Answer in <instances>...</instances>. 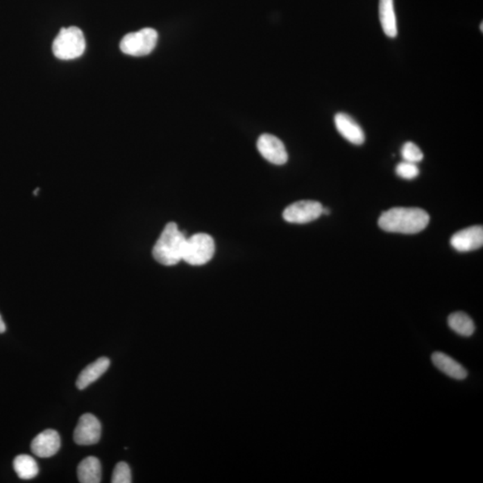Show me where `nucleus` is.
<instances>
[{
    "instance_id": "nucleus-1",
    "label": "nucleus",
    "mask_w": 483,
    "mask_h": 483,
    "mask_svg": "<svg viewBox=\"0 0 483 483\" xmlns=\"http://www.w3.org/2000/svg\"><path fill=\"white\" fill-rule=\"evenodd\" d=\"M429 222L430 216L425 210L402 207L390 209L379 219L380 228L384 231L405 235L420 233Z\"/></svg>"
},
{
    "instance_id": "nucleus-17",
    "label": "nucleus",
    "mask_w": 483,
    "mask_h": 483,
    "mask_svg": "<svg viewBox=\"0 0 483 483\" xmlns=\"http://www.w3.org/2000/svg\"><path fill=\"white\" fill-rule=\"evenodd\" d=\"M13 464L15 473L22 480H32L38 475V464L28 455H20L15 457Z\"/></svg>"
},
{
    "instance_id": "nucleus-2",
    "label": "nucleus",
    "mask_w": 483,
    "mask_h": 483,
    "mask_svg": "<svg viewBox=\"0 0 483 483\" xmlns=\"http://www.w3.org/2000/svg\"><path fill=\"white\" fill-rule=\"evenodd\" d=\"M187 237L178 226L170 222L166 226L153 250V258L160 264L174 266L183 261Z\"/></svg>"
},
{
    "instance_id": "nucleus-18",
    "label": "nucleus",
    "mask_w": 483,
    "mask_h": 483,
    "mask_svg": "<svg viewBox=\"0 0 483 483\" xmlns=\"http://www.w3.org/2000/svg\"><path fill=\"white\" fill-rule=\"evenodd\" d=\"M401 155L405 161L412 163H419L423 160V153L416 144L412 142H405L402 145Z\"/></svg>"
},
{
    "instance_id": "nucleus-4",
    "label": "nucleus",
    "mask_w": 483,
    "mask_h": 483,
    "mask_svg": "<svg viewBox=\"0 0 483 483\" xmlns=\"http://www.w3.org/2000/svg\"><path fill=\"white\" fill-rule=\"evenodd\" d=\"M215 253V243L210 235L198 233L187 238L183 261L193 266L206 264Z\"/></svg>"
},
{
    "instance_id": "nucleus-11",
    "label": "nucleus",
    "mask_w": 483,
    "mask_h": 483,
    "mask_svg": "<svg viewBox=\"0 0 483 483\" xmlns=\"http://www.w3.org/2000/svg\"><path fill=\"white\" fill-rule=\"evenodd\" d=\"M337 131L346 140L355 145H362L365 141L364 130L356 121L346 113H337L335 116Z\"/></svg>"
},
{
    "instance_id": "nucleus-10",
    "label": "nucleus",
    "mask_w": 483,
    "mask_h": 483,
    "mask_svg": "<svg viewBox=\"0 0 483 483\" xmlns=\"http://www.w3.org/2000/svg\"><path fill=\"white\" fill-rule=\"evenodd\" d=\"M450 243L458 252H471L481 248L483 244V228L482 226L464 228L452 237Z\"/></svg>"
},
{
    "instance_id": "nucleus-9",
    "label": "nucleus",
    "mask_w": 483,
    "mask_h": 483,
    "mask_svg": "<svg viewBox=\"0 0 483 483\" xmlns=\"http://www.w3.org/2000/svg\"><path fill=\"white\" fill-rule=\"evenodd\" d=\"M61 447L60 436L54 430H43L32 441L31 448L35 456L49 458L57 454Z\"/></svg>"
},
{
    "instance_id": "nucleus-3",
    "label": "nucleus",
    "mask_w": 483,
    "mask_h": 483,
    "mask_svg": "<svg viewBox=\"0 0 483 483\" xmlns=\"http://www.w3.org/2000/svg\"><path fill=\"white\" fill-rule=\"evenodd\" d=\"M85 39L82 31L76 26L62 28L56 37L52 51L56 58L71 60L80 57L85 51Z\"/></svg>"
},
{
    "instance_id": "nucleus-6",
    "label": "nucleus",
    "mask_w": 483,
    "mask_h": 483,
    "mask_svg": "<svg viewBox=\"0 0 483 483\" xmlns=\"http://www.w3.org/2000/svg\"><path fill=\"white\" fill-rule=\"evenodd\" d=\"M323 206L315 201H300L291 204L283 212L285 221L294 224H306L320 218Z\"/></svg>"
},
{
    "instance_id": "nucleus-12",
    "label": "nucleus",
    "mask_w": 483,
    "mask_h": 483,
    "mask_svg": "<svg viewBox=\"0 0 483 483\" xmlns=\"http://www.w3.org/2000/svg\"><path fill=\"white\" fill-rule=\"evenodd\" d=\"M432 364L437 369L442 371L448 377L453 378L455 380H463L468 376V373L466 368L451 358L450 356L442 352L433 353L432 355Z\"/></svg>"
},
{
    "instance_id": "nucleus-8",
    "label": "nucleus",
    "mask_w": 483,
    "mask_h": 483,
    "mask_svg": "<svg viewBox=\"0 0 483 483\" xmlns=\"http://www.w3.org/2000/svg\"><path fill=\"white\" fill-rule=\"evenodd\" d=\"M257 148L265 160L275 165H284L289 160V154L283 142L274 135L264 134L260 136Z\"/></svg>"
},
{
    "instance_id": "nucleus-5",
    "label": "nucleus",
    "mask_w": 483,
    "mask_h": 483,
    "mask_svg": "<svg viewBox=\"0 0 483 483\" xmlns=\"http://www.w3.org/2000/svg\"><path fill=\"white\" fill-rule=\"evenodd\" d=\"M157 42L156 31L151 28H144L138 32L126 34L121 40L120 49L126 55L142 57L153 52Z\"/></svg>"
},
{
    "instance_id": "nucleus-15",
    "label": "nucleus",
    "mask_w": 483,
    "mask_h": 483,
    "mask_svg": "<svg viewBox=\"0 0 483 483\" xmlns=\"http://www.w3.org/2000/svg\"><path fill=\"white\" fill-rule=\"evenodd\" d=\"M77 476L82 483H99L101 481V464L95 457L85 458L77 467Z\"/></svg>"
},
{
    "instance_id": "nucleus-19",
    "label": "nucleus",
    "mask_w": 483,
    "mask_h": 483,
    "mask_svg": "<svg viewBox=\"0 0 483 483\" xmlns=\"http://www.w3.org/2000/svg\"><path fill=\"white\" fill-rule=\"evenodd\" d=\"M396 173L399 178L411 180V179L417 178L420 170L416 163L408 162V161L404 160L396 166Z\"/></svg>"
},
{
    "instance_id": "nucleus-7",
    "label": "nucleus",
    "mask_w": 483,
    "mask_h": 483,
    "mask_svg": "<svg viewBox=\"0 0 483 483\" xmlns=\"http://www.w3.org/2000/svg\"><path fill=\"white\" fill-rule=\"evenodd\" d=\"M101 436V424L94 414H85L80 417L74 429V441L80 446L97 444Z\"/></svg>"
},
{
    "instance_id": "nucleus-16",
    "label": "nucleus",
    "mask_w": 483,
    "mask_h": 483,
    "mask_svg": "<svg viewBox=\"0 0 483 483\" xmlns=\"http://www.w3.org/2000/svg\"><path fill=\"white\" fill-rule=\"evenodd\" d=\"M448 323L452 330L462 337H471L475 331V322L466 312L451 314L448 316Z\"/></svg>"
},
{
    "instance_id": "nucleus-13",
    "label": "nucleus",
    "mask_w": 483,
    "mask_h": 483,
    "mask_svg": "<svg viewBox=\"0 0 483 483\" xmlns=\"http://www.w3.org/2000/svg\"><path fill=\"white\" fill-rule=\"evenodd\" d=\"M110 366V360L108 357H101L92 362L80 371L76 380L77 389L80 390L87 388L91 384L103 375Z\"/></svg>"
},
{
    "instance_id": "nucleus-14",
    "label": "nucleus",
    "mask_w": 483,
    "mask_h": 483,
    "mask_svg": "<svg viewBox=\"0 0 483 483\" xmlns=\"http://www.w3.org/2000/svg\"><path fill=\"white\" fill-rule=\"evenodd\" d=\"M379 14L384 33L389 38L398 35L394 0H380Z\"/></svg>"
},
{
    "instance_id": "nucleus-21",
    "label": "nucleus",
    "mask_w": 483,
    "mask_h": 483,
    "mask_svg": "<svg viewBox=\"0 0 483 483\" xmlns=\"http://www.w3.org/2000/svg\"><path fill=\"white\" fill-rule=\"evenodd\" d=\"M5 331H6L5 322H4V321H3L1 315H0V334L4 333Z\"/></svg>"
},
{
    "instance_id": "nucleus-20",
    "label": "nucleus",
    "mask_w": 483,
    "mask_h": 483,
    "mask_svg": "<svg viewBox=\"0 0 483 483\" xmlns=\"http://www.w3.org/2000/svg\"><path fill=\"white\" fill-rule=\"evenodd\" d=\"M111 482L113 483H130L132 482L131 469L128 464L120 462L117 464L116 467L113 471L112 479Z\"/></svg>"
}]
</instances>
